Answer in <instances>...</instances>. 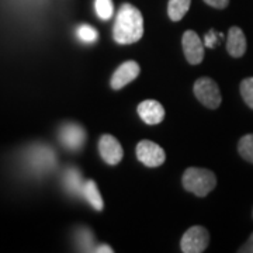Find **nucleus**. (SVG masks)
Wrapping results in <instances>:
<instances>
[{"label": "nucleus", "instance_id": "nucleus-2", "mask_svg": "<svg viewBox=\"0 0 253 253\" xmlns=\"http://www.w3.org/2000/svg\"><path fill=\"white\" fill-rule=\"evenodd\" d=\"M183 186L184 189L199 196V197H206L210 194V191L215 189L217 186V177L215 174L203 168H189L183 174Z\"/></svg>", "mask_w": 253, "mask_h": 253}, {"label": "nucleus", "instance_id": "nucleus-23", "mask_svg": "<svg viewBox=\"0 0 253 253\" xmlns=\"http://www.w3.org/2000/svg\"><path fill=\"white\" fill-rule=\"evenodd\" d=\"M96 253H113V248H110L109 245H100L94 249Z\"/></svg>", "mask_w": 253, "mask_h": 253}, {"label": "nucleus", "instance_id": "nucleus-11", "mask_svg": "<svg viewBox=\"0 0 253 253\" xmlns=\"http://www.w3.org/2000/svg\"><path fill=\"white\" fill-rule=\"evenodd\" d=\"M226 51L234 58H241L246 52V38L239 27H231L226 38Z\"/></svg>", "mask_w": 253, "mask_h": 253}, {"label": "nucleus", "instance_id": "nucleus-20", "mask_svg": "<svg viewBox=\"0 0 253 253\" xmlns=\"http://www.w3.org/2000/svg\"><path fill=\"white\" fill-rule=\"evenodd\" d=\"M207 4H210L211 7H214V9H225L226 6L229 4V0H204Z\"/></svg>", "mask_w": 253, "mask_h": 253}, {"label": "nucleus", "instance_id": "nucleus-3", "mask_svg": "<svg viewBox=\"0 0 253 253\" xmlns=\"http://www.w3.org/2000/svg\"><path fill=\"white\" fill-rule=\"evenodd\" d=\"M194 94L201 104L208 109H218L221 104V91L215 82L211 78H200L194 83Z\"/></svg>", "mask_w": 253, "mask_h": 253}, {"label": "nucleus", "instance_id": "nucleus-7", "mask_svg": "<svg viewBox=\"0 0 253 253\" xmlns=\"http://www.w3.org/2000/svg\"><path fill=\"white\" fill-rule=\"evenodd\" d=\"M99 152L100 156L103 158V161L109 165H113V166L121 162V159L124 156V151H123L121 144L118 142L117 138H114L110 134H104L100 138Z\"/></svg>", "mask_w": 253, "mask_h": 253}, {"label": "nucleus", "instance_id": "nucleus-9", "mask_svg": "<svg viewBox=\"0 0 253 253\" xmlns=\"http://www.w3.org/2000/svg\"><path fill=\"white\" fill-rule=\"evenodd\" d=\"M59 138L62 141V144L71 149V151H78L81 149L83 144H84V139H86V132L83 129V126H78V124H66L61 128V132H59Z\"/></svg>", "mask_w": 253, "mask_h": 253}, {"label": "nucleus", "instance_id": "nucleus-12", "mask_svg": "<svg viewBox=\"0 0 253 253\" xmlns=\"http://www.w3.org/2000/svg\"><path fill=\"white\" fill-rule=\"evenodd\" d=\"M30 162L38 170H45L54 165V154L49 148H34L30 152Z\"/></svg>", "mask_w": 253, "mask_h": 253}, {"label": "nucleus", "instance_id": "nucleus-4", "mask_svg": "<svg viewBox=\"0 0 253 253\" xmlns=\"http://www.w3.org/2000/svg\"><path fill=\"white\" fill-rule=\"evenodd\" d=\"M210 234L204 226L194 225L189 228L181 236L180 248L184 253H201L207 249Z\"/></svg>", "mask_w": 253, "mask_h": 253}, {"label": "nucleus", "instance_id": "nucleus-5", "mask_svg": "<svg viewBox=\"0 0 253 253\" xmlns=\"http://www.w3.org/2000/svg\"><path fill=\"white\" fill-rule=\"evenodd\" d=\"M135 152L139 162H142L148 168H159L166 159V154L162 146L148 139H144L136 145Z\"/></svg>", "mask_w": 253, "mask_h": 253}, {"label": "nucleus", "instance_id": "nucleus-17", "mask_svg": "<svg viewBox=\"0 0 253 253\" xmlns=\"http://www.w3.org/2000/svg\"><path fill=\"white\" fill-rule=\"evenodd\" d=\"M94 9H96V13L101 20H110L113 13H114L111 0H96L94 1Z\"/></svg>", "mask_w": 253, "mask_h": 253}, {"label": "nucleus", "instance_id": "nucleus-15", "mask_svg": "<svg viewBox=\"0 0 253 253\" xmlns=\"http://www.w3.org/2000/svg\"><path fill=\"white\" fill-rule=\"evenodd\" d=\"M238 151L245 161L253 163V134H248L241 138L238 144Z\"/></svg>", "mask_w": 253, "mask_h": 253}, {"label": "nucleus", "instance_id": "nucleus-6", "mask_svg": "<svg viewBox=\"0 0 253 253\" xmlns=\"http://www.w3.org/2000/svg\"><path fill=\"white\" fill-rule=\"evenodd\" d=\"M181 45H183V51L189 63L199 65L204 59V44L196 31L187 30L183 34Z\"/></svg>", "mask_w": 253, "mask_h": 253}, {"label": "nucleus", "instance_id": "nucleus-19", "mask_svg": "<svg viewBox=\"0 0 253 253\" xmlns=\"http://www.w3.org/2000/svg\"><path fill=\"white\" fill-rule=\"evenodd\" d=\"M97 31L96 28H93L91 26L87 24H82L81 27L78 28V37L81 38L83 42H94L97 40Z\"/></svg>", "mask_w": 253, "mask_h": 253}, {"label": "nucleus", "instance_id": "nucleus-21", "mask_svg": "<svg viewBox=\"0 0 253 253\" xmlns=\"http://www.w3.org/2000/svg\"><path fill=\"white\" fill-rule=\"evenodd\" d=\"M239 253H253V232L252 235L249 236V239L246 241V244L242 246V248H239Z\"/></svg>", "mask_w": 253, "mask_h": 253}, {"label": "nucleus", "instance_id": "nucleus-13", "mask_svg": "<svg viewBox=\"0 0 253 253\" xmlns=\"http://www.w3.org/2000/svg\"><path fill=\"white\" fill-rule=\"evenodd\" d=\"M83 196L86 197V200L89 201L91 207L94 208L96 211H103L104 208V203L103 199L100 196V191L97 189V184L93 180H87L83 183V190H82Z\"/></svg>", "mask_w": 253, "mask_h": 253}, {"label": "nucleus", "instance_id": "nucleus-1", "mask_svg": "<svg viewBox=\"0 0 253 253\" xmlns=\"http://www.w3.org/2000/svg\"><path fill=\"white\" fill-rule=\"evenodd\" d=\"M144 34V18L135 6L124 3L117 13L113 28L114 41L121 45H129L139 41Z\"/></svg>", "mask_w": 253, "mask_h": 253}, {"label": "nucleus", "instance_id": "nucleus-18", "mask_svg": "<svg viewBox=\"0 0 253 253\" xmlns=\"http://www.w3.org/2000/svg\"><path fill=\"white\" fill-rule=\"evenodd\" d=\"M241 94L245 103L253 110V78H246L241 83Z\"/></svg>", "mask_w": 253, "mask_h": 253}, {"label": "nucleus", "instance_id": "nucleus-10", "mask_svg": "<svg viewBox=\"0 0 253 253\" xmlns=\"http://www.w3.org/2000/svg\"><path fill=\"white\" fill-rule=\"evenodd\" d=\"M138 114L148 126H155L162 123L165 118V109L156 100H144L138 106Z\"/></svg>", "mask_w": 253, "mask_h": 253}, {"label": "nucleus", "instance_id": "nucleus-8", "mask_svg": "<svg viewBox=\"0 0 253 253\" xmlns=\"http://www.w3.org/2000/svg\"><path fill=\"white\" fill-rule=\"evenodd\" d=\"M138 75H139V65L135 61H126L121 63L117 68V71L113 73L110 84L114 90H120L128 83L135 81Z\"/></svg>", "mask_w": 253, "mask_h": 253}, {"label": "nucleus", "instance_id": "nucleus-16", "mask_svg": "<svg viewBox=\"0 0 253 253\" xmlns=\"http://www.w3.org/2000/svg\"><path fill=\"white\" fill-rule=\"evenodd\" d=\"M65 180H66V187L71 193H81L83 190V184H82V176L81 173L75 169L68 170L66 176H65Z\"/></svg>", "mask_w": 253, "mask_h": 253}, {"label": "nucleus", "instance_id": "nucleus-22", "mask_svg": "<svg viewBox=\"0 0 253 253\" xmlns=\"http://www.w3.org/2000/svg\"><path fill=\"white\" fill-rule=\"evenodd\" d=\"M217 37H215V33L214 31H210L206 37V45L210 46V48H214L217 45Z\"/></svg>", "mask_w": 253, "mask_h": 253}, {"label": "nucleus", "instance_id": "nucleus-14", "mask_svg": "<svg viewBox=\"0 0 253 253\" xmlns=\"http://www.w3.org/2000/svg\"><path fill=\"white\" fill-rule=\"evenodd\" d=\"M191 0H169L168 14L172 21H180L190 9Z\"/></svg>", "mask_w": 253, "mask_h": 253}]
</instances>
